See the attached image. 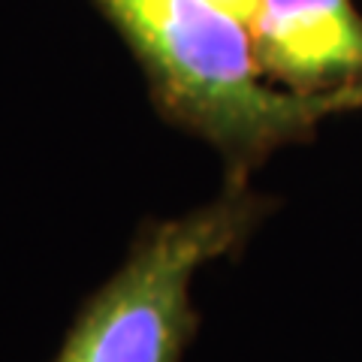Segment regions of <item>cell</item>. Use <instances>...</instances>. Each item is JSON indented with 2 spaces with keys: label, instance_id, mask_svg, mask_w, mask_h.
<instances>
[{
  "label": "cell",
  "instance_id": "277c9868",
  "mask_svg": "<svg viewBox=\"0 0 362 362\" xmlns=\"http://www.w3.org/2000/svg\"><path fill=\"white\" fill-rule=\"evenodd\" d=\"M214 6H221L223 13H230L233 18H239L245 28H254L257 13L263 6V0H211Z\"/></svg>",
  "mask_w": 362,
  "mask_h": 362
},
{
  "label": "cell",
  "instance_id": "3957f363",
  "mask_svg": "<svg viewBox=\"0 0 362 362\" xmlns=\"http://www.w3.org/2000/svg\"><path fill=\"white\" fill-rule=\"evenodd\" d=\"M259 64L299 85L362 73V18L350 0H263L251 28Z\"/></svg>",
  "mask_w": 362,
  "mask_h": 362
},
{
  "label": "cell",
  "instance_id": "7a4b0ae2",
  "mask_svg": "<svg viewBox=\"0 0 362 362\" xmlns=\"http://www.w3.org/2000/svg\"><path fill=\"white\" fill-rule=\"evenodd\" d=\"M242 226L245 211L230 199L154 230L85 305L54 362H181L194 275L239 242Z\"/></svg>",
  "mask_w": 362,
  "mask_h": 362
},
{
  "label": "cell",
  "instance_id": "6da1fadb",
  "mask_svg": "<svg viewBox=\"0 0 362 362\" xmlns=\"http://www.w3.org/2000/svg\"><path fill=\"white\" fill-rule=\"evenodd\" d=\"M173 94L206 127L235 142H263L362 100V88L287 97L263 85L251 28L211 0H103Z\"/></svg>",
  "mask_w": 362,
  "mask_h": 362
}]
</instances>
